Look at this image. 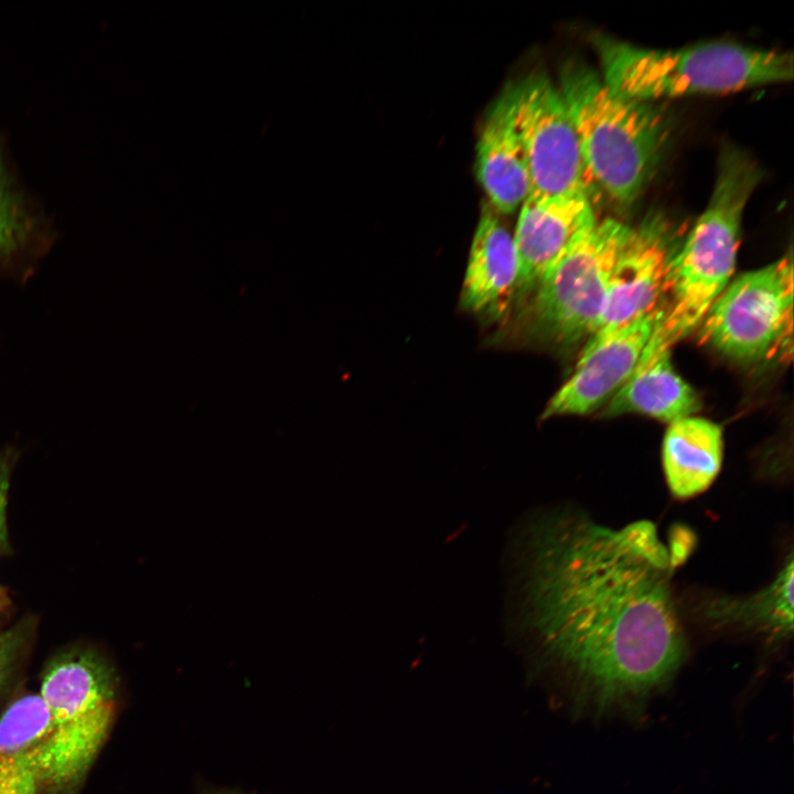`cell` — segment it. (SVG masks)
I'll use <instances>...</instances> for the list:
<instances>
[{
  "label": "cell",
  "mask_w": 794,
  "mask_h": 794,
  "mask_svg": "<svg viewBox=\"0 0 794 794\" xmlns=\"http://www.w3.org/2000/svg\"><path fill=\"white\" fill-rule=\"evenodd\" d=\"M698 328L701 343L739 363L791 357L792 257L784 256L728 283Z\"/></svg>",
  "instance_id": "obj_7"
},
{
  "label": "cell",
  "mask_w": 794,
  "mask_h": 794,
  "mask_svg": "<svg viewBox=\"0 0 794 794\" xmlns=\"http://www.w3.org/2000/svg\"><path fill=\"white\" fill-rule=\"evenodd\" d=\"M600 75L618 93L642 101L718 94L793 77L791 53L731 42L657 50L611 35H591Z\"/></svg>",
  "instance_id": "obj_4"
},
{
  "label": "cell",
  "mask_w": 794,
  "mask_h": 794,
  "mask_svg": "<svg viewBox=\"0 0 794 794\" xmlns=\"http://www.w3.org/2000/svg\"><path fill=\"white\" fill-rule=\"evenodd\" d=\"M36 226L33 205L9 168L0 141V260L23 248Z\"/></svg>",
  "instance_id": "obj_18"
},
{
  "label": "cell",
  "mask_w": 794,
  "mask_h": 794,
  "mask_svg": "<svg viewBox=\"0 0 794 794\" xmlns=\"http://www.w3.org/2000/svg\"><path fill=\"white\" fill-rule=\"evenodd\" d=\"M47 741L40 695L15 699L0 717V794H46Z\"/></svg>",
  "instance_id": "obj_15"
},
{
  "label": "cell",
  "mask_w": 794,
  "mask_h": 794,
  "mask_svg": "<svg viewBox=\"0 0 794 794\" xmlns=\"http://www.w3.org/2000/svg\"><path fill=\"white\" fill-rule=\"evenodd\" d=\"M519 262L513 235L490 211L473 236L462 288L463 307L498 319L517 298Z\"/></svg>",
  "instance_id": "obj_14"
},
{
  "label": "cell",
  "mask_w": 794,
  "mask_h": 794,
  "mask_svg": "<svg viewBox=\"0 0 794 794\" xmlns=\"http://www.w3.org/2000/svg\"><path fill=\"white\" fill-rule=\"evenodd\" d=\"M632 232L614 218H596L571 240L532 292L528 319L537 335L562 345L591 336L612 269Z\"/></svg>",
  "instance_id": "obj_6"
},
{
  "label": "cell",
  "mask_w": 794,
  "mask_h": 794,
  "mask_svg": "<svg viewBox=\"0 0 794 794\" xmlns=\"http://www.w3.org/2000/svg\"><path fill=\"white\" fill-rule=\"evenodd\" d=\"M11 459L9 454H0V555L9 549L7 506L10 487Z\"/></svg>",
  "instance_id": "obj_20"
},
{
  "label": "cell",
  "mask_w": 794,
  "mask_h": 794,
  "mask_svg": "<svg viewBox=\"0 0 794 794\" xmlns=\"http://www.w3.org/2000/svg\"><path fill=\"white\" fill-rule=\"evenodd\" d=\"M673 253L669 230L662 218L653 216L633 227L612 269L600 318L581 353L658 309Z\"/></svg>",
  "instance_id": "obj_9"
},
{
  "label": "cell",
  "mask_w": 794,
  "mask_h": 794,
  "mask_svg": "<svg viewBox=\"0 0 794 794\" xmlns=\"http://www.w3.org/2000/svg\"><path fill=\"white\" fill-rule=\"evenodd\" d=\"M680 549L650 521L611 528L578 512L536 513L511 541L512 631L596 701L643 697L686 656L672 591Z\"/></svg>",
  "instance_id": "obj_1"
},
{
  "label": "cell",
  "mask_w": 794,
  "mask_h": 794,
  "mask_svg": "<svg viewBox=\"0 0 794 794\" xmlns=\"http://www.w3.org/2000/svg\"><path fill=\"white\" fill-rule=\"evenodd\" d=\"M39 695L49 715L46 794H76L114 725L115 669L95 652L69 651L46 666Z\"/></svg>",
  "instance_id": "obj_5"
},
{
  "label": "cell",
  "mask_w": 794,
  "mask_h": 794,
  "mask_svg": "<svg viewBox=\"0 0 794 794\" xmlns=\"http://www.w3.org/2000/svg\"><path fill=\"white\" fill-rule=\"evenodd\" d=\"M596 218L588 194L527 196L513 235L519 262L516 299L532 294L555 259Z\"/></svg>",
  "instance_id": "obj_11"
},
{
  "label": "cell",
  "mask_w": 794,
  "mask_h": 794,
  "mask_svg": "<svg viewBox=\"0 0 794 794\" xmlns=\"http://www.w3.org/2000/svg\"><path fill=\"white\" fill-rule=\"evenodd\" d=\"M722 455V428L718 423L694 416L669 423L662 463L670 494L687 500L704 493L718 475Z\"/></svg>",
  "instance_id": "obj_16"
},
{
  "label": "cell",
  "mask_w": 794,
  "mask_h": 794,
  "mask_svg": "<svg viewBox=\"0 0 794 794\" xmlns=\"http://www.w3.org/2000/svg\"><path fill=\"white\" fill-rule=\"evenodd\" d=\"M762 172L744 151L722 149L704 213L668 261L659 316L641 360L670 351L701 323L734 270L741 222Z\"/></svg>",
  "instance_id": "obj_2"
},
{
  "label": "cell",
  "mask_w": 794,
  "mask_h": 794,
  "mask_svg": "<svg viewBox=\"0 0 794 794\" xmlns=\"http://www.w3.org/2000/svg\"><path fill=\"white\" fill-rule=\"evenodd\" d=\"M26 626L15 625L0 632V689L9 679L26 644Z\"/></svg>",
  "instance_id": "obj_19"
},
{
  "label": "cell",
  "mask_w": 794,
  "mask_h": 794,
  "mask_svg": "<svg viewBox=\"0 0 794 794\" xmlns=\"http://www.w3.org/2000/svg\"><path fill=\"white\" fill-rule=\"evenodd\" d=\"M558 88L591 182L619 207H630L659 164L669 135L666 118L651 103L612 89L581 60L564 62Z\"/></svg>",
  "instance_id": "obj_3"
},
{
  "label": "cell",
  "mask_w": 794,
  "mask_h": 794,
  "mask_svg": "<svg viewBox=\"0 0 794 794\" xmlns=\"http://www.w3.org/2000/svg\"><path fill=\"white\" fill-rule=\"evenodd\" d=\"M10 608V598L6 590L0 587V624L7 616Z\"/></svg>",
  "instance_id": "obj_21"
},
{
  "label": "cell",
  "mask_w": 794,
  "mask_h": 794,
  "mask_svg": "<svg viewBox=\"0 0 794 794\" xmlns=\"http://www.w3.org/2000/svg\"><path fill=\"white\" fill-rule=\"evenodd\" d=\"M217 794H243V793H235V792H229V791H228V792H219V793H217Z\"/></svg>",
  "instance_id": "obj_22"
},
{
  "label": "cell",
  "mask_w": 794,
  "mask_h": 794,
  "mask_svg": "<svg viewBox=\"0 0 794 794\" xmlns=\"http://www.w3.org/2000/svg\"><path fill=\"white\" fill-rule=\"evenodd\" d=\"M478 179L500 213L516 211L530 192L526 157L514 112L513 85L491 106L476 146Z\"/></svg>",
  "instance_id": "obj_12"
},
{
  "label": "cell",
  "mask_w": 794,
  "mask_h": 794,
  "mask_svg": "<svg viewBox=\"0 0 794 794\" xmlns=\"http://www.w3.org/2000/svg\"><path fill=\"white\" fill-rule=\"evenodd\" d=\"M513 92L530 179L529 195H590L591 180L558 86L545 74L535 73L513 84Z\"/></svg>",
  "instance_id": "obj_8"
},
{
  "label": "cell",
  "mask_w": 794,
  "mask_h": 794,
  "mask_svg": "<svg viewBox=\"0 0 794 794\" xmlns=\"http://www.w3.org/2000/svg\"><path fill=\"white\" fill-rule=\"evenodd\" d=\"M697 393L674 369L670 351L637 363L629 379L608 400L603 415L641 414L674 422L700 410Z\"/></svg>",
  "instance_id": "obj_17"
},
{
  "label": "cell",
  "mask_w": 794,
  "mask_h": 794,
  "mask_svg": "<svg viewBox=\"0 0 794 794\" xmlns=\"http://www.w3.org/2000/svg\"><path fill=\"white\" fill-rule=\"evenodd\" d=\"M658 316L659 308L581 353L575 373L549 400L543 418L586 415L608 401L635 369Z\"/></svg>",
  "instance_id": "obj_10"
},
{
  "label": "cell",
  "mask_w": 794,
  "mask_h": 794,
  "mask_svg": "<svg viewBox=\"0 0 794 794\" xmlns=\"http://www.w3.org/2000/svg\"><path fill=\"white\" fill-rule=\"evenodd\" d=\"M793 554L775 579L749 596H705L696 599L691 614L711 631L760 637L768 643L784 642L793 632Z\"/></svg>",
  "instance_id": "obj_13"
}]
</instances>
